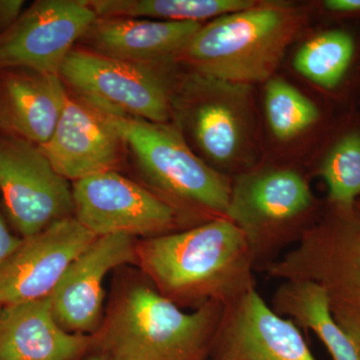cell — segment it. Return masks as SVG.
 <instances>
[{
	"label": "cell",
	"mask_w": 360,
	"mask_h": 360,
	"mask_svg": "<svg viewBox=\"0 0 360 360\" xmlns=\"http://www.w3.org/2000/svg\"><path fill=\"white\" fill-rule=\"evenodd\" d=\"M136 264L180 307L225 305L255 288L252 252L229 217L144 238L136 243Z\"/></svg>",
	"instance_id": "6da1fadb"
},
{
	"label": "cell",
	"mask_w": 360,
	"mask_h": 360,
	"mask_svg": "<svg viewBox=\"0 0 360 360\" xmlns=\"http://www.w3.org/2000/svg\"><path fill=\"white\" fill-rule=\"evenodd\" d=\"M312 11L311 4L257 0L253 6L201 25L175 60L207 77L264 84L309 26Z\"/></svg>",
	"instance_id": "7a4b0ae2"
},
{
	"label": "cell",
	"mask_w": 360,
	"mask_h": 360,
	"mask_svg": "<svg viewBox=\"0 0 360 360\" xmlns=\"http://www.w3.org/2000/svg\"><path fill=\"white\" fill-rule=\"evenodd\" d=\"M224 307L212 302L186 312L155 288L134 284L96 333V352L106 360H207Z\"/></svg>",
	"instance_id": "3957f363"
},
{
	"label": "cell",
	"mask_w": 360,
	"mask_h": 360,
	"mask_svg": "<svg viewBox=\"0 0 360 360\" xmlns=\"http://www.w3.org/2000/svg\"><path fill=\"white\" fill-rule=\"evenodd\" d=\"M323 206L304 172L262 160L232 179L227 217L245 234L255 269L264 270L300 241Z\"/></svg>",
	"instance_id": "277c9868"
},
{
	"label": "cell",
	"mask_w": 360,
	"mask_h": 360,
	"mask_svg": "<svg viewBox=\"0 0 360 360\" xmlns=\"http://www.w3.org/2000/svg\"><path fill=\"white\" fill-rule=\"evenodd\" d=\"M176 113L201 160L225 176L233 179L262 160L253 85L187 70L175 85Z\"/></svg>",
	"instance_id": "5b68a950"
},
{
	"label": "cell",
	"mask_w": 360,
	"mask_h": 360,
	"mask_svg": "<svg viewBox=\"0 0 360 360\" xmlns=\"http://www.w3.org/2000/svg\"><path fill=\"white\" fill-rule=\"evenodd\" d=\"M264 271L283 281L319 284L333 319L360 345V198L347 207L324 200L319 219Z\"/></svg>",
	"instance_id": "8992f818"
},
{
	"label": "cell",
	"mask_w": 360,
	"mask_h": 360,
	"mask_svg": "<svg viewBox=\"0 0 360 360\" xmlns=\"http://www.w3.org/2000/svg\"><path fill=\"white\" fill-rule=\"evenodd\" d=\"M108 117L161 198L202 222L227 217L232 179L201 160L176 127L129 116Z\"/></svg>",
	"instance_id": "52a82bcc"
},
{
	"label": "cell",
	"mask_w": 360,
	"mask_h": 360,
	"mask_svg": "<svg viewBox=\"0 0 360 360\" xmlns=\"http://www.w3.org/2000/svg\"><path fill=\"white\" fill-rule=\"evenodd\" d=\"M139 63L73 49L59 70L73 94L108 115L168 123L177 77L170 63Z\"/></svg>",
	"instance_id": "ba28073f"
},
{
	"label": "cell",
	"mask_w": 360,
	"mask_h": 360,
	"mask_svg": "<svg viewBox=\"0 0 360 360\" xmlns=\"http://www.w3.org/2000/svg\"><path fill=\"white\" fill-rule=\"evenodd\" d=\"M72 198L75 219L97 238H153L177 231L181 221L182 212L174 205L115 170L77 180Z\"/></svg>",
	"instance_id": "9c48e42d"
},
{
	"label": "cell",
	"mask_w": 360,
	"mask_h": 360,
	"mask_svg": "<svg viewBox=\"0 0 360 360\" xmlns=\"http://www.w3.org/2000/svg\"><path fill=\"white\" fill-rule=\"evenodd\" d=\"M0 193L23 238L73 212L72 188L37 144L0 136Z\"/></svg>",
	"instance_id": "30bf717a"
},
{
	"label": "cell",
	"mask_w": 360,
	"mask_h": 360,
	"mask_svg": "<svg viewBox=\"0 0 360 360\" xmlns=\"http://www.w3.org/2000/svg\"><path fill=\"white\" fill-rule=\"evenodd\" d=\"M97 20L86 0H39L0 35V70L59 75L73 45Z\"/></svg>",
	"instance_id": "8fae6325"
},
{
	"label": "cell",
	"mask_w": 360,
	"mask_h": 360,
	"mask_svg": "<svg viewBox=\"0 0 360 360\" xmlns=\"http://www.w3.org/2000/svg\"><path fill=\"white\" fill-rule=\"evenodd\" d=\"M97 238L75 217L58 220L23 238L0 265V304L51 296L70 264Z\"/></svg>",
	"instance_id": "7c38bea8"
},
{
	"label": "cell",
	"mask_w": 360,
	"mask_h": 360,
	"mask_svg": "<svg viewBox=\"0 0 360 360\" xmlns=\"http://www.w3.org/2000/svg\"><path fill=\"white\" fill-rule=\"evenodd\" d=\"M207 360H316L302 331L255 288L224 305Z\"/></svg>",
	"instance_id": "4fadbf2b"
},
{
	"label": "cell",
	"mask_w": 360,
	"mask_h": 360,
	"mask_svg": "<svg viewBox=\"0 0 360 360\" xmlns=\"http://www.w3.org/2000/svg\"><path fill=\"white\" fill-rule=\"evenodd\" d=\"M136 243L127 234L99 236L70 264L51 295L54 316L65 330L94 335L103 315L104 279L136 262Z\"/></svg>",
	"instance_id": "5bb4252c"
},
{
	"label": "cell",
	"mask_w": 360,
	"mask_h": 360,
	"mask_svg": "<svg viewBox=\"0 0 360 360\" xmlns=\"http://www.w3.org/2000/svg\"><path fill=\"white\" fill-rule=\"evenodd\" d=\"M123 146L108 115L68 92L53 134L39 148L58 174L75 182L115 170Z\"/></svg>",
	"instance_id": "9a60e30c"
},
{
	"label": "cell",
	"mask_w": 360,
	"mask_h": 360,
	"mask_svg": "<svg viewBox=\"0 0 360 360\" xmlns=\"http://www.w3.org/2000/svg\"><path fill=\"white\" fill-rule=\"evenodd\" d=\"M292 68L345 111L360 103V23H328L296 49Z\"/></svg>",
	"instance_id": "2e32d148"
},
{
	"label": "cell",
	"mask_w": 360,
	"mask_h": 360,
	"mask_svg": "<svg viewBox=\"0 0 360 360\" xmlns=\"http://www.w3.org/2000/svg\"><path fill=\"white\" fill-rule=\"evenodd\" d=\"M96 335L70 333L51 296L6 305L0 314V360H77L96 349Z\"/></svg>",
	"instance_id": "e0dca14e"
},
{
	"label": "cell",
	"mask_w": 360,
	"mask_h": 360,
	"mask_svg": "<svg viewBox=\"0 0 360 360\" xmlns=\"http://www.w3.org/2000/svg\"><path fill=\"white\" fill-rule=\"evenodd\" d=\"M0 78V129L41 146L53 134L68 91L59 75L7 70Z\"/></svg>",
	"instance_id": "ac0fdd59"
},
{
	"label": "cell",
	"mask_w": 360,
	"mask_h": 360,
	"mask_svg": "<svg viewBox=\"0 0 360 360\" xmlns=\"http://www.w3.org/2000/svg\"><path fill=\"white\" fill-rule=\"evenodd\" d=\"M201 23L146 18H101L82 37L84 49L139 63L175 60Z\"/></svg>",
	"instance_id": "d6986e66"
},
{
	"label": "cell",
	"mask_w": 360,
	"mask_h": 360,
	"mask_svg": "<svg viewBox=\"0 0 360 360\" xmlns=\"http://www.w3.org/2000/svg\"><path fill=\"white\" fill-rule=\"evenodd\" d=\"M312 174L328 189L326 202L347 207L360 198V110L336 116L316 146Z\"/></svg>",
	"instance_id": "ffe728a7"
},
{
	"label": "cell",
	"mask_w": 360,
	"mask_h": 360,
	"mask_svg": "<svg viewBox=\"0 0 360 360\" xmlns=\"http://www.w3.org/2000/svg\"><path fill=\"white\" fill-rule=\"evenodd\" d=\"M272 309L321 340L333 360H360V345L331 314L328 296L319 284L283 281L272 296Z\"/></svg>",
	"instance_id": "44dd1931"
},
{
	"label": "cell",
	"mask_w": 360,
	"mask_h": 360,
	"mask_svg": "<svg viewBox=\"0 0 360 360\" xmlns=\"http://www.w3.org/2000/svg\"><path fill=\"white\" fill-rule=\"evenodd\" d=\"M265 122L272 139L290 146L314 136L321 141L336 116L333 106H323L281 77L264 82Z\"/></svg>",
	"instance_id": "7402d4cb"
},
{
	"label": "cell",
	"mask_w": 360,
	"mask_h": 360,
	"mask_svg": "<svg viewBox=\"0 0 360 360\" xmlns=\"http://www.w3.org/2000/svg\"><path fill=\"white\" fill-rule=\"evenodd\" d=\"M87 1V0H86ZM257 0H89L101 18L205 23L255 6Z\"/></svg>",
	"instance_id": "603a6c76"
},
{
	"label": "cell",
	"mask_w": 360,
	"mask_h": 360,
	"mask_svg": "<svg viewBox=\"0 0 360 360\" xmlns=\"http://www.w3.org/2000/svg\"><path fill=\"white\" fill-rule=\"evenodd\" d=\"M311 6L328 23H360V0H322Z\"/></svg>",
	"instance_id": "cb8c5ba5"
},
{
	"label": "cell",
	"mask_w": 360,
	"mask_h": 360,
	"mask_svg": "<svg viewBox=\"0 0 360 360\" xmlns=\"http://www.w3.org/2000/svg\"><path fill=\"white\" fill-rule=\"evenodd\" d=\"M22 0H0V35L6 33L22 13Z\"/></svg>",
	"instance_id": "d4e9b609"
},
{
	"label": "cell",
	"mask_w": 360,
	"mask_h": 360,
	"mask_svg": "<svg viewBox=\"0 0 360 360\" xmlns=\"http://www.w3.org/2000/svg\"><path fill=\"white\" fill-rule=\"evenodd\" d=\"M22 238L14 236L7 229L4 217L0 214V265L11 257L18 246L20 245Z\"/></svg>",
	"instance_id": "484cf974"
},
{
	"label": "cell",
	"mask_w": 360,
	"mask_h": 360,
	"mask_svg": "<svg viewBox=\"0 0 360 360\" xmlns=\"http://www.w3.org/2000/svg\"><path fill=\"white\" fill-rule=\"evenodd\" d=\"M85 360H106L105 357L103 356V354H98V352H96V354L89 355Z\"/></svg>",
	"instance_id": "4316f807"
},
{
	"label": "cell",
	"mask_w": 360,
	"mask_h": 360,
	"mask_svg": "<svg viewBox=\"0 0 360 360\" xmlns=\"http://www.w3.org/2000/svg\"><path fill=\"white\" fill-rule=\"evenodd\" d=\"M1 310H2L1 307H0V314H1Z\"/></svg>",
	"instance_id": "83f0119b"
},
{
	"label": "cell",
	"mask_w": 360,
	"mask_h": 360,
	"mask_svg": "<svg viewBox=\"0 0 360 360\" xmlns=\"http://www.w3.org/2000/svg\"><path fill=\"white\" fill-rule=\"evenodd\" d=\"M359 110H360V103L359 104Z\"/></svg>",
	"instance_id": "f1b7e54d"
}]
</instances>
